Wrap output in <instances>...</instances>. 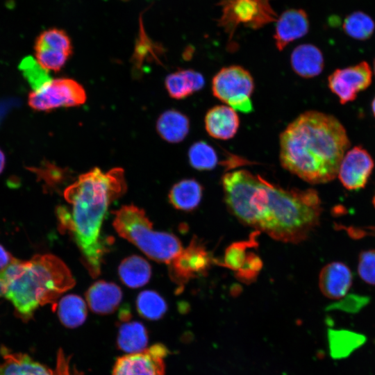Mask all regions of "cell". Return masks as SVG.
<instances>
[{"label":"cell","instance_id":"cell-16","mask_svg":"<svg viewBox=\"0 0 375 375\" xmlns=\"http://www.w3.org/2000/svg\"><path fill=\"white\" fill-rule=\"evenodd\" d=\"M85 298L93 312L108 315L117 309L122 299V292L115 283L99 281L88 289Z\"/></svg>","mask_w":375,"mask_h":375},{"label":"cell","instance_id":"cell-5","mask_svg":"<svg viewBox=\"0 0 375 375\" xmlns=\"http://www.w3.org/2000/svg\"><path fill=\"white\" fill-rule=\"evenodd\" d=\"M112 213L116 232L149 258L169 265L183 251L176 236L153 229V224L143 209L133 204L124 205Z\"/></svg>","mask_w":375,"mask_h":375},{"label":"cell","instance_id":"cell-23","mask_svg":"<svg viewBox=\"0 0 375 375\" xmlns=\"http://www.w3.org/2000/svg\"><path fill=\"white\" fill-rule=\"evenodd\" d=\"M203 189L194 179H183L175 183L169 193V202L178 210L190 211L200 203Z\"/></svg>","mask_w":375,"mask_h":375},{"label":"cell","instance_id":"cell-39","mask_svg":"<svg viewBox=\"0 0 375 375\" xmlns=\"http://www.w3.org/2000/svg\"><path fill=\"white\" fill-rule=\"evenodd\" d=\"M372 110L374 116L375 117V97L372 102Z\"/></svg>","mask_w":375,"mask_h":375},{"label":"cell","instance_id":"cell-40","mask_svg":"<svg viewBox=\"0 0 375 375\" xmlns=\"http://www.w3.org/2000/svg\"><path fill=\"white\" fill-rule=\"evenodd\" d=\"M373 69H374V73L375 74V58H374V62H373Z\"/></svg>","mask_w":375,"mask_h":375},{"label":"cell","instance_id":"cell-7","mask_svg":"<svg viewBox=\"0 0 375 375\" xmlns=\"http://www.w3.org/2000/svg\"><path fill=\"white\" fill-rule=\"evenodd\" d=\"M254 82L244 68L231 65L221 69L213 77V95L235 110L247 114L253 111L251 97Z\"/></svg>","mask_w":375,"mask_h":375},{"label":"cell","instance_id":"cell-17","mask_svg":"<svg viewBox=\"0 0 375 375\" xmlns=\"http://www.w3.org/2000/svg\"><path fill=\"white\" fill-rule=\"evenodd\" d=\"M352 282V274L347 266L334 262L326 265L319 274L321 292L328 298L340 299L348 292Z\"/></svg>","mask_w":375,"mask_h":375},{"label":"cell","instance_id":"cell-12","mask_svg":"<svg viewBox=\"0 0 375 375\" xmlns=\"http://www.w3.org/2000/svg\"><path fill=\"white\" fill-rule=\"evenodd\" d=\"M374 160L369 152L360 146L348 150L338 172V178L348 190L363 188L374 168Z\"/></svg>","mask_w":375,"mask_h":375},{"label":"cell","instance_id":"cell-4","mask_svg":"<svg viewBox=\"0 0 375 375\" xmlns=\"http://www.w3.org/2000/svg\"><path fill=\"white\" fill-rule=\"evenodd\" d=\"M6 282L4 297L25 321L42 306L56 301L75 285V280L64 262L51 254L35 255L22 261L15 258L2 273Z\"/></svg>","mask_w":375,"mask_h":375},{"label":"cell","instance_id":"cell-28","mask_svg":"<svg viewBox=\"0 0 375 375\" xmlns=\"http://www.w3.org/2000/svg\"><path fill=\"white\" fill-rule=\"evenodd\" d=\"M342 29L348 36L355 40H366L373 35L375 22L364 12L355 11L344 18Z\"/></svg>","mask_w":375,"mask_h":375},{"label":"cell","instance_id":"cell-8","mask_svg":"<svg viewBox=\"0 0 375 375\" xmlns=\"http://www.w3.org/2000/svg\"><path fill=\"white\" fill-rule=\"evenodd\" d=\"M86 93L77 81L67 78L51 79L37 91L28 94V103L38 111H49L60 107H73L83 104Z\"/></svg>","mask_w":375,"mask_h":375},{"label":"cell","instance_id":"cell-31","mask_svg":"<svg viewBox=\"0 0 375 375\" xmlns=\"http://www.w3.org/2000/svg\"><path fill=\"white\" fill-rule=\"evenodd\" d=\"M248 243L238 242L230 246L224 256V265L231 269L238 271L244 264L249 254L247 251Z\"/></svg>","mask_w":375,"mask_h":375},{"label":"cell","instance_id":"cell-29","mask_svg":"<svg viewBox=\"0 0 375 375\" xmlns=\"http://www.w3.org/2000/svg\"><path fill=\"white\" fill-rule=\"evenodd\" d=\"M188 160L191 166L197 170H210L217 164L216 151L205 141L194 142L189 149Z\"/></svg>","mask_w":375,"mask_h":375},{"label":"cell","instance_id":"cell-6","mask_svg":"<svg viewBox=\"0 0 375 375\" xmlns=\"http://www.w3.org/2000/svg\"><path fill=\"white\" fill-rule=\"evenodd\" d=\"M270 0H221V15L218 24L231 38L240 25L253 29L276 22L278 15Z\"/></svg>","mask_w":375,"mask_h":375},{"label":"cell","instance_id":"cell-34","mask_svg":"<svg viewBox=\"0 0 375 375\" xmlns=\"http://www.w3.org/2000/svg\"><path fill=\"white\" fill-rule=\"evenodd\" d=\"M37 171H39L42 174L47 183L49 184L60 183L68 175L67 170L51 163H46L43 168L38 169Z\"/></svg>","mask_w":375,"mask_h":375},{"label":"cell","instance_id":"cell-13","mask_svg":"<svg viewBox=\"0 0 375 375\" xmlns=\"http://www.w3.org/2000/svg\"><path fill=\"white\" fill-rule=\"evenodd\" d=\"M210 263L208 253L193 241L169 264V275L176 283L183 284L207 269Z\"/></svg>","mask_w":375,"mask_h":375},{"label":"cell","instance_id":"cell-20","mask_svg":"<svg viewBox=\"0 0 375 375\" xmlns=\"http://www.w3.org/2000/svg\"><path fill=\"white\" fill-rule=\"evenodd\" d=\"M3 353L0 375H55L54 371L26 353Z\"/></svg>","mask_w":375,"mask_h":375},{"label":"cell","instance_id":"cell-1","mask_svg":"<svg viewBox=\"0 0 375 375\" xmlns=\"http://www.w3.org/2000/svg\"><path fill=\"white\" fill-rule=\"evenodd\" d=\"M222 183L231 212L274 240L300 242L319 224L321 201L313 189H284L243 169L224 174Z\"/></svg>","mask_w":375,"mask_h":375},{"label":"cell","instance_id":"cell-14","mask_svg":"<svg viewBox=\"0 0 375 375\" xmlns=\"http://www.w3.org/2000/svg\"><path fill=\"white\" fill-rule=\"evenodd\" d=\"M309 31L308 15L303 9L285 10L276 20L274 39L278 50L303 37Z\"/></svg>","mask_w":375,"mask_h":375},{"label":"cell","instance_id":"cell-41","mask_svg":"<svg viewBox=\"0 0 375 375\" xmlns=\"http://www.w3.org/2000/svg\"><path fill=\"white\" fill-rule=\"evenodd\" d=\"M373 203H374V207H375V196H374V199H373Z\"/></svg>","mask_w":375,"mask_h":375},{"label":"cell","instance_id":"cell-3","mask_svg":"<svg viewBox=\"0 0 375 375\" xmlns=\"http://www.w3.org/2000/svg\"><path fill=\"white\" fill-rule=\"evenodd\" d=\"M350 147L342 124L333 115L308 110L281 133L280 160L288 171L312 183L333 180Z\"/></svg>","mask_w":375,"mask_h":375},{"label":"cell","instance_id":"cell-9","mask_svg":"<svg viewBox=\"0 0 375 375\" xmlns=\"http://www.w3.org/2000/svg\"><path fill=\"white\" fill-rule=\"evenodd\" d=\"M34 49L36 60L40 66L46 70L58 72L71 56L72 44L65 31L52 28L38 36Z\"/></svg>","mask_w":375,"mask_h":375},{"label":"cell","instance_id":"cell-26","mask_svg":"<svg viewBox=\"0 0 375 375\" xmlns=\"http://www.w3.org/2000/svg\"><path fill=\"white\" fill-rule=\"evenodd\" d=\"M328 340L330 353L333 358L348 356L365 341V337L347 330H329Z\"/></svg>","mask_w":375,"mask_h":375},{"label":"cell","instance_id":"cell-21","mask_svg":"<svg viewBox=\"0 0 375 375\" xmlns=\"http://www.w3.org/2000/svg\"><path fill=\"white\" fill-rule=\"evenodd\" d=\"M148 332L144 325L138 321H121L119 326L117 345L127 353H139L146 349Z\"/></svg>","mask_w":375,"mask_h":375},{"label":"cell","instance_id":"cell-36","mask_svg":"<svg viewBox=\"0 0 375 375\" xmlns=\"http://www.w3.org/2000/svg\"><path fill=\"white\" fill-rule=\"evenodd\" d=\"M14 259L15 258L0 244V274H2Z\"/></svg>","mask_w":375,"mask_h":375},{"label":"cell","instance_id":"cell-30","mask_svg":"<svg viewBox=\"0 0 375 375\" xmlns=\"http://www.w3.org/2000/svg\"><path fill=\"white\" fill-rule=\"evenodd\" d=\"M19 69L34 91L40 90L51 80L47 70L31 56L26 57L22 60Z\"/></svg>","mask_w":375,"mask_h":375},{"label":"cell","instance_id":"cell-11","mask_svg":"<svg viewBox=\"0 0 375 375\" xmlns=\"http://www.w3.org/2000/svg\"><path fill=\"white\" fill-rule=\"evenodd\" d=\"M167 349L156 344L144 351L119 357L113 366L112 375H165V358Z\"/></svg>","mask_w":375,"mask_h":375},{"label":"cell","instance_id":"cell-25","mask_svg":"<svg viewBox=\"0 0 375 375\" xmlns=\"http://www.w3.org/2000/svg\"><path fill=\"white\" fill-rule=\"evenodd\" d=\"M56 308L60 322L67 328H77L86 319L87 306L78 295L70 294L62 297Z\"/></svg>","mask_w":375,"mask_h":375},{"label":"cell","instance_id":"cell-32","mask_svg":"<svg viewBox=\"0 0 375 375\" xmlns=\"http://www.w3.org/2000/svg\"><path fill=\"white\" fill-rule=\"evenodd\" d=\"M358 270L362 280L375 285V250L365 251L360 254Z\"/></svg>","mask_w":375,"mask_h":375},{"label":"cell","instance_id":"cell-37","mask_svg":"<svg viewBox=\"0 0 375 375\" xmlns=\"http://www.w3.org/2000/svg\"><path fill=\"white\" fill-rule=\"evenodd\" d=\"M6 288V282L2 276V274H0V297L5 295Z\"/></svg>","mask_w":375,"mask_h":375},{"label":"cell","instance_id":"cell-38","mask_svg":"<svg viewBox=\"0 0 375 375\" xmlns=\"http://www.w3.org/2000/svg\"><path fill=\"white\" fill-rule=\"evenodd\" d=\"M6 162V157L3 152L0 149V174L3 172Z\"/></svg>","mask_w":375,"mask_h":375},{"label":"cell","instance_id":"cell-33","mask_svg":"<svg viewBox=\"0 0 375 375\" xmlns=\"http://www.w3.org/2000/svg\"><path fill=\"white\" fill-rule=\"evenodd\" d=\"M261 266L260 258L253 253H249L244 264L237 271V275L243 281H251L258 274Z\"/></svg>","mask_w":375,"mask_h":375},{"label":"cell","instance_id":"cell-35","mask_svg":"<svg viewBox=\"0 0 375 375\" xmlns=\"http://www.w3.org/2000/svg\"><path fill=\"white\" fill-rule=\"evenodd\" d=\"M55 375H82L75 366H71L70 358L60 349L56 359Z\"/></svg>","mask_w":375,"mask_h":375},{"label":"cell","instance_id":"cell-10","mask_svg":"<svg viewBox=\"0 0 375 375\" xmlns=\"http://www.w3.org/2000/svg\"><path fill=\"white\" fill-rule=\"evenodd\" d=\"M372 71L366 61L356 65L336 69L328 78V86L340 103L353 101L359 92L372 83Z\"/></svg>","mask_w":375,"mask_h":375},{"label":"cell","instance_id":"cell-22","mask_svg":"<svg viewBox=\"0 0 375 375\" xmlns=\"http://www.w3.org/2000/svg\"><path fill=\"white\" fill-rule=\"evenodd\" d=\"M156 129L159 135L166 142L178 143L182 142L188 134L189 119L176 110H168L158 117Z\"/></svg>","mask_w":375,"mask_h":375},{"label":"cell","instance_id":"cell-2","mask_svg":"<svg viewBox=\"0 0 375 375\" xmlns=\"http://www.w3.org/2000/svg\"><path fill=\"white\" fill-rule=\"evenodd\" d=\"M126 190L122 168L103 172L96 167L80 175L65 189V199L71 206L56 208L60 230L72 235L81 251L83 263L93 278L100 274L108 251V242L101 233L103 221L110 204Z\"/></svg>","mask_w":375,"mask_h":375},{"label":"cell","instance_id":"cell-24","mask_svg":"<svg viewBox=\"0 0 375 375\" xmlns=\"http://www.w3.org/2000/svg\"><path fill=\"white\" fill-rule=\"evenodd\" d=\"M118 274L124 285L131 288H138L149 282L151 276V267L142 257L132 255L121 262Z\"/></svg>","mask_w":375,"mask_h":375},{"label":"cell","instance_id":"cell-18","mask_svg":"<svg viewBox=\"0 0 375 375\" xmlns=\"http://www.w3.org/2000/svg\"><path fill=\"white\" fill-rule=\"evenodd\" d=\"M290 62L294 72L306 78L319 75L324 66L322 52L312 44H302L294 48Z\"/></svg>","mask_w":375,"mask_h":375},{"label":"cell","instance_id":"cell-15","mask_svg":"<svg viewBox=\"0 0 375 375\" xmlns=\"http://www.w3.org/2000/svg\"><path fill=\"white\" fill-rule=\"evenodd\" d=\"M205 128L210 136L218 140H229L235 136L240 119L236 110L228 106L220 105L210 108L204 119Z\"/></svg>","mask_w":375,"mask_h":375},{"label":"cell","instance_id":"cell-27","mask_svg":"<svg viewBox=\"0 0 375 375\" xmlns=\"http://www.w3.org/2000/svg\"><path fill=\"white\" fill-rule=\"evenodd\" d=\"M136 308L139 315L149 320L161 319L166 313L167 305L165 299L153 290H144L136 299Z\"/></svg>","mask_w":375,"mask_h":375},{"label":"cell","instance_id":"cell-19","mask_svg":"<svg viewBox=\"0 0 375 375\" xmlns=\"http://www.w3.org/2000/svg\"><path fill=\"white\" fill-rule=\"evenodd\" d=\"M165 85L172 98L183 99L202 89L205 79L193 69H181L169 74Z\"/></svg>","mask_w":375,"mask_h":375}]
</instances>
